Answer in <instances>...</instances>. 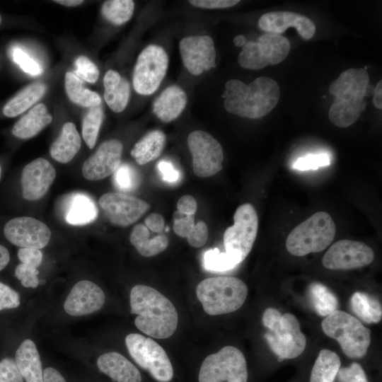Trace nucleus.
I'll return each instance as SVG.
<instances>
[{
    "label": "nucleus",
    "instance_id": "nucleus-1",
    "mask_svg": "<svg viewBox=\"0 0 382 382\" xmlns=\"http://www.w3.org/2000/svg\"><path fill=\"white\" fill-rule=\"evenodd\" d=\"M130 313L138 316L136 327L158 339L170 337L176 330L178 314L172 302L153 287L137 284L129 294Z\"/></svg>",
    "mask_w": 382,
    "mask_h": 382
},
{
    "label": "nucleus",
    "instance_id": "nucleus-2",
    "mask_svg": "<svg viewBox=\"0 0 382 382\" xmlns=\"http://www.w3.org/2000/svg\"><path fill=\"white\" fill-rule=\"evenodd\" d=\"M224 108L229 113L256 119L265 116L277 105L279 86L274 79L260 76L248 85L238 79L225 84Z\"/></svg>",
    "mask_w": 382,
    "mask_h": 382
},
{
    "label": "nucleus",
    "instance_id": "nucleus-3",
    "mask_svg": "<svg viewBox=\"0 0 382 382\" xmlns=\"http://www.w3.org/2000/svg\"><path fill=\"white\" fill-rule=\"evenodd\" d=\"M369 82L366 69L353 68L342 71L330 84L329 91L335 97L328 113L332 124L345 128L358 120L365 108Z\"/></svg>",
    "mask_w": 382,
    "mask_h": 382
},
{
    "label": "nucleus",
    "instance_id": "nucleus-4",
    "mask_svg": "<svg viewBox=\"0 0 382 382\" xmlns=\"http://www.w3.org/2000/svg\"><path fill=\"white\" fill-rule=\"evenodd\" d=\"M248 289L246 284L234 277H209L196 288L197 297L204 311L210 316L233 312L244 303Z\"/></svg>",
    "mask_w": 382,
    "mask_h": 382
},
{
    "label": "nucleus",
    "instance_id": "nucleus-5",
    "mask_svg": "<svg viewBox=\"0 0 382 382\" xmlns=\"http://www.w3.org/2000/svg\"><path fill=\"white\" fill-rule=\"evenodd\" d=\"M262 323L270 330L265 337L279 360L296 358L304 351L306 337L293 314L282 315L276 308H268L262 315Z\"/></svg>",
    "mask_w": 382,
    "mask_h": 382
},
{
    "label": "nucleus",
    "instance_id": "nucleus-6",
    "mask_svg": "<svg viewBox=\"0 0 382 382\" xmlns=\"http://www.w3.org/2000/svg\"><path fill=\"white\" fill-rule=\"evenodd\" d=\"M335 225L330 215L318 212L299 224L289 234L286 248L295 256L325 250L333 241Z\"/></svg>",
    "mask_w": 382,
    "mask_h": 382
},
{
    "label": "nucleus",
    "instance_id": "nucleus-7",
    "mask_svg": "<svg viewBox=\"0 0 382 382\" xmlns=\"http://www.w3.org/2000/svg\"><path fill=\"white\" fill-rule=\"evenodd\" d=\"M321 325L326 335L338 342L347 357L357 359L366 354L371 332L354 316L336 310L323 319Z\"/></svg>",
    "mask_w": 382,
    "mask_h": 382
},
{
    "label": "nucleus",
    "instance_id": "nucleus-8",
    "mask_svg": "<svg viewBox=\"0 0 382 382\" xmlns=\"http://www.w3.org/2000/svg\"><path fill=\"white\" fill-rule=\"evenodd\" d=\"M199 382H247L245 358L241 350L226 346L208 355L203 361L198 376Z\"/></svg>",
    "mask_w": 382,
    "mask_h": 382
},
{
    "label": "nucleus",
    "instance_id": "nucleus-9",
    "mask_svg": "<svg viewBox=\"0 0 382 382\" xmlns=\"http://www.w3.org/2000/svg\"><path fill=\"white\" fill-rule=\"evenodd\" d=\"M128 352L134 361L159 382H168L173 376L172 364L163 347L155 340L140 334L125 337Z\"/></svg>",
    "mask_w": 382,
    "mask_h": 382
},
{
    "label": "nucleus",
    "instance_id": "nucleus-10",
    "mask_svg": "<svg viewBox=\"0 0 382 382\" xmlns=\"http://www.w3.org/2000/svg\"><path fill=\"white\" fill-rule=\"evenodd\" d=\"M234 224L224 234L225 252L240 264L250 252L258 230V216L250 203L240 205L233 215Z\"/></svg>",
    "mask_w": 382,
    "mask_h": 382
},
{
    "label": "nucleus",
    "instance_id": "nucleus-11",
    "mask_svg": "<svg viewBox=\"0 0 382 382\" xmlns=\"http://www.w3.org/2000/svg\"><path fill=\"white\" fill-rule=\"evenodd\" d=\"M289 50L290 42L286 37L265 33L257 42L245 43L238 55V62L244 69L257 70L282 62Z\"/></svg>",
    "mask_w": 382,
    "mask_h": 382
},
{
    "label": "nucleus",
    "instance_id": "nucleus-12",
    "mask_svg": "<svg viewBox=\"0 0 382 382\" xmlns=\"http://www.w3.org/2000/svg\"><path fill=\"white\" fill-rule=\"evenodd\" d=\"M168 66L165 50L150 45L139 54L133 71L132 83L135 91L143 96L153 94L161 85Z\"/></svg>",
    "mask_w": 382,
    "mask_h": 382
},
{
    "label": "nucleus",
    "instance_id": "nucleus-13",
    "mask_svg": "<svg viewBox=\"0 0 382 382\" xmlns=\"http://www.w3.org/2000/svg\"><path fill=\"white\" fill-rule=\"evenodd\" d=\"M187 145L192 156V169L196 175L208 178L222 169V146L210 134L202 130L193 131L187 137Z\"/></svg>",
    "mask_w": 382,
    "mask_h": 382
},
{
    "label": "nucleus",
    "instance_id": "nucleus-14",
    "mask_svg": "<svg viewBox=\"0 0 382 382\" xmlns=\"http://www.w3.org/2000/svg\"><path fill=\"white\" fill-rule=\"evenodd\" d=\"M98 203L108 220L122 227L135 223L150 209L144 200L120 192L105 193Z\"/></svg>",
    "mask_w": 382,
    "mask_h": 382
},
{
    "label": "nucleus",
    "instance_id": "nucleus-15",
    "mask_svg": "<svg viewBox=\"0 0 382 382\" xmlns=\"http://www.w3.org/2000/svg\"><path fill=\"white\" fill-rule=\"evenodd\" d=\"M374 259V253L369 246L345 239L337 241L328 250L322 264L330 270H350L368 265Z\"/></svg>",
    "mask_w": 382,
    "mask_h": 382
},
{
    "label": "nucleus",
    "instance_id": "nucleus-16",
    "mask_svg": "<svg viewBox=\"0 0 382 382\" xmlns=\"http://www.w3.org/2000/svg\"><path fill=\"white\" fill-rule=\"evenodd\" d=\"M4 233L16 246L39 250L45 248L51 238V231L45 223L29 216L11 219L5 225Z\"/></svg>",
    "mask_w": 382,
    "mask_h": 382
},
{
    "label": "nucleus",
    "instance_id": "nucleus-17",
    "mask_svg": "<svg viewBox=\"0 0 382 382\" xmlns=\"http://www.w3.org/2000/svg\"><path fill=\"white\" fill-rule=\"evenodd\" d=\"M183 63L192 75H199L215 67L216 50L212 38L208 35L189 36L179 42Z\"/></svg>",
    "mask_w": 382,
    "mask_h": 382
},
{
    "label": "nucleus",
    "instance_id": "nucleus-18",
    "mask_svg": "<svg viewBox=\"0 0 382 382\" xmlns=\"http://www.w3.org/2000/svg\"><path fill=\"white\" fill-rule=\"evenodd\" d=\"M122 150V144L117 139L103 142L83 163V177L88 180H99L113 174L121 164Z\"/></svg>",
    "mask_w": 382,
    "mask_h": 382
},
{
    "label": "nucleus",
    "instance_id": "nucleus-19",
    "mask_svg": "<svg viewBox=\"0 0 382 382\" xmlns=\"http://www.w3.org/2000/svg\"><path fill=\"white\" fill-rule=\"evenodd\" d=\"M105 301L103 289L96 283L83 279L73 286L64 303V309L70 316H82L100 310Z\"/></svg>",
    "mask_w": 382,
    "mask_h": 382
},
{
    "label": "nucleus",
    "instance_id": "nucleus-20",
    "mask_svg": "<svg viewBox=\"0 0 382 382\" xmlns=\"http://www.w3.org/2000/svg\"><path fill=\"white\" fill-rule=\"evenodd\" d=\"M56 177L54 166L47 160L38 158L27 164L21 173L23 197L30 201L42 198Z\"/></svg>",
    "mask_w": 382,
    "mask_h": 382
},
{
    "label": "nucleus",
    "instance_id": "nucleus-21",
    "mask_svg": "<svg viewBox=\"0 0 382 382\" xmlns=\"http://www.w3.org/2000/svg\"><path fill=\"white\" fill-rule=\"evenodd\" d=\"M258 27L265 33L279 34L288 28H295L304 40L313 37L316 32L314 23L305 16L289 11H273L263 14Z\"/></svg>",
    "mask_w": 382,
    "mask_h": 382
},
{
    "label": "nucleus",
    "instance_id": "nucleus-22",
    "mask_svg": "<svg viewBox=\"0 0 382 382\" xmlns=\"http://www.w3.org/2000/svg\"><path fill=\"white\" fill-rule=\"evenodd\" d=\"M98 369L116 382H141L139 369L125 356L110 352L100 355L96 360Z\"/></svg>",
    "mask_w": 382,
    "mask_h": 382
},
{
    "label": "nucleus",
    "instance_id": "nucleus-23",
    "mask_svg": "<svg viewBox=\"0 0 382 382\" xmlns=\"http://www.w3.org/2000/svg\"><path fill=\"white\" fill-rule=\"evenodd\" d=\"M64 202V219L70 225H86L97 218V207L93 199L86 193H71L66 195Z\"/></svg>",
    "mask_w": 382,
    "mask_h": 382
},
{
    "label": "nucleus",
    "instance_id": "nucleus-24",
    "mask_svg": "<svg viewBox=\"0 0 382 382\" xmlns=\"http://www.w3.org/2000/svg\"><path fill=\"white\" fill-rule=\"evenodd\" d=\"M185 92L176 85L165 88L153 103V112L165 122H171L178 118L184 110L187 104Z\"/></svg>",
    "mask_w": 382,
    "mask_h": 382
},
{
    "label": "nucleus",
    "instance_id": "nucleus-25",
    "mask_svg": "<svg viewBox=\"0 0 382 382\" xmlns=\"http://www.w3.org/2000/svg\"><path fill=\"white\" fill-rule=\"evenodd\" d=\"M15 361L25 382H43L42 364L35 344L23 340L15 353Z\"/></svg>",
    "mask_w": 382,
    "mask_h": 382
},
{
    "label": "nucleus",
    "instance_id": "nucleus-26",
    "mask_svg": "<svg viewBox=\"0 0 382 382\" xmlns=\"http://www.w3.org/2000/svg\"><path fill=\"white\" fill-rule=\"evenodd\" d=\"M104 99L109 108L115 112L123 111L127 105L130 95L128 81L115 70H108L103 78Z\"/></svg>",
    "mask_w": 382,
    "mask_h": 382
},
{
    "label": "nucleus",
    "instance_id": "nucleus-27",
    "mask_svg": "<svg viewBox=\"0 0 382 382\" xmlns=\"http://www.w3.org/2000/svg\"><path fill=\"white\" fill-rule=\"evenodd\" d=\"M52 120L43 103H39L21 117L14 125L12 134L19 139H29L37 135Z\"/></svg>",
    "mask_w": 382,
    "mask_h": 382
},
{
    "label": "nucleus",
    "instance_id": "nucleus-28",
    "mask_svg": "<svg viewBox=\"0 0 382 382\" xmlns=\"http://www.w3.org/2000/svg\"><path fill=\"white\" fill-rule=\"evenodd\" d=\"M81 144V137L72 122L65 123L59 137L52 144L50 153L55 161L66 163L79 152Z\"/></svg>",
    "mask_w": 382,
    "mask_h": 382
},
{
    "label": "nucleus",
    "instance_id": "nucleus-29",
    "mask_svg": "<svg viewBox=\"0 0 382 382\" xmlns=\"http://www.w3.org/2000/svg\"><path fill=\"white\" fill-rule=\"evenodd\" d=\"M129 241L137 252L144 257H152L159 254L166 249L168 245V238L160 233L150 238L149 230L142 224H139L133 228Z\"/></svg>",
    "mask_w": 382,
    "mask_h": 382
},
{
    "label": "nucleus",
    "instance_id": "nucleus-30",
    "mask_svg": "<svg viewBox=\"0 0 382 382\" xmlns=\"http://www.w3.org/2000/svg\"><path fill=\"white\" fill-rule=\"evenodd\" d=\"M46 90L47 86L42 82L29 84L6 103L3 108L4 115L14 117L22 114L39 100Z\"/></svg>",
    "mask_w": 382,
    "mask_h": 382
},
{
    "label": "nucleus",
    "instance_id": "nucleus-31",
    "mask_svg": "<svg viewBox=\"0 0 382 382\" xmlns=\"http://www.w3.org/2000/svg\"><path fill=\"white\" fill-rule=\"evenodd\" d=\"M165 142V134L158 129L153 130L135 144L131 155L139 165L149 163L161 155Z\"/></svg>",
    "mask_w": 382,
    "mask_h": 382
},
{
    "label": "nucleus",
    "instance_id": "nucleus-32",
    "mask_svg": "<svg viewBox=\"0 0 382 382\" xmlns=\"http://www.w3.org/2000/svg\"><path fill=\"white\" fill-rule=\"evenodd\" d=\"M64 86L69 100L76 105L91 108L101 104L100 96L86 88L81 79L73 72L66 73Z\"/></svg>",
    "mask_w": 382,
    "mask_h": 382
},
{
    "label": "nucleus",
    "instance_id": "nucleus-33",
    "mask_svg": "<svg viewBox=\"0 0 382 382\" xmlns=\"http://www.w3.org/2000/svg\"><path fill=\"white\" fill-rule=\"evenodd\" d=\"M340 365L336 353L329 349L320 350L311 370L310 382H333Z\"/></svg>",
    "mask_w": 382,
    "mask_h": 382
},
{
    "label": "nucleus",
    "instance_id": "nucleus-34",
    "mask_svg": "<svg viewBox=\"0 0 382 382\" xmlns=\"http://www.w3.org/2000/svg\"><path fill=\"white\" fill-rule=\"evenodd\" d=\"M350 306L353 313L366 323H377L381 320V306L372 296L355 292L351 297Z\"/></svg>",
    "mask_w": 382,
    "mask_h": 382
},
{
    "label": "nucleus",
    "instance_id": "nucleus-35",
    "mask_svg": "<svg viewBox=\"0 0 382 382\" xmlns=\"http://www.w3.org/2000/svg\"><path fill=\"white\" fill-rule=\"evenodd\" d=\"M308 296L316 312L320 316H327L337 308V299L328 287L320 283L310 284Z\"/></svg>",
    "mask_w": 382,
    "mask_h": 382
},
{
    "label": "nucleus",
    "instance_id": "nucleus-36",
    "mask_svg": "<svg viewBox=\"0 0 382 382\" xmlns=\"http://www.w3.org/2000/svg\"><path fill=\"white\" fill-rule=\"evenodd\" d=\"M134 2L132 0L105 1L101 7L103 17L114 25H122L132 16Z\"/></svg>",
    "mask_w": 382,
    "mask_h": 382
},
{
    "label": "nucleus",
    "instance_id": "nucleus-37",
    "mask_svg": "<svg viewBox=\"0 0 382 382\" xmlns=\"http://www.w3.org/2000/svg\"><path fill=\"white\" fill-rule=\"evenodd\" d=\"M104 118L101 104L89 108L82 122V136L89 149H93Z\"/></svg>",
    "mask_w": 382,
    "mask_h": 382
},
{
    "label": "nucleus",
    "instance_id": "nucleus-38",
    "mask_svg": "<svg viewBox=\"0 0 382 382\" xmlns=\"http://www.w3.org/2000/svg\"><path fill=\"white\" fill-rule=\"evenodd\" d=\"M239 263L226 252H221L218 248L207 250L203 255L204 268L212 272H223L231 270Z\"/></svg>",
    "mask_w": 382,
    "mask_h": 382
},
{
    "label": "nucleus",
    "instance_id": "nucleus-39",
    "mask_svg": "<svg viewBox=\"0 0 382 382\" xmlns=\"http://www.w3.org/2000/svg\"><path fill=\"white\" fill-rule=\"evenodd\" d=\"M113 182L119 190L129 192L139 185L140 178L134 167L127 163H121L113 173Z\"/></svg>",
    "mask_w": 382,
    "mask_h": 382
},
{
    "label": "nucleus",
    "instance_id": "nucleus-40",
    "mask_svg": "<svg viewBox=\"0 0 382 382\" xmlns=\"http://www.w3.org/2000/svg\"><path fill=\"white\" fill-rule=\"evenodd\" d=\"M11 56L13 62L18 64L25 72L33 76L41 74L42 69L40 66L22 48L13 47L11 49Z\"/></svg>",
    "mask_w": 382,
    "mask_h": 382
},
{
    "label": "nucleus",
    "instance_id": "nucleus-41",
    "mask_svg": "<svg viewBox=\"0 0 382 382\" xmlns=\"http://www.w3.org/2000/svg\"><path fill=\"white\" fill-rule=\"evenodd\" d=\"M75 73L79 78L89 83H95L99 76L97 66L86 56H79L74 62Z\"/></svg>",
    "mask_w": 382,
    "mask_h": 382
},
{
    "label": "nucleus",
    "instance_id": "nucleus-42",
    "mask_svg": "<svg viewBox=\"0 0 382 382\" xmlns=\"http://www.w3.org/2000/svg\"><path fill=\"white\" fill-rule=\"evenodd\" d=\"M330 158L327 154H311L299 158L293 168L299 170H316L319 167L330 165Z\"/></svg>",
    "mask_w": 382,
    "mask_h": 382
},
{
    "label": "nucleus",
    "instance_id": "nucleus-43",
    "mask_svg": "<svg viewBox=\"0 0 382 382\" xmlns=\"http://www.w3.org/2000/svg\"><path fill=\"white\" fill-rule=\"evenodd\" d=\"M39 271L24 263L18 264L15 269V276L21 281V284L26 288H37L39 285L37 274Z\"/></svg>",
    "mask_w": 382,
    "mask_h": 382
},
{
    "label": "nucleus",
    "instance_id": "nucleus-44",
    "mask_svg": "<svg viewBox=\"0 0 382 382\" xmlns=\"http://www.w3.org/2000/svg\"><path fill=\"white\" fill-rule=\"evenodd\" d=\"M0 382H25L14 359L5 357L0 360Z\"/></svg>",
    "mask_w": 382,
    "mask_h": 382
},
{
    "label": "nucleus",
    "instance_id": "nucleus-45",
    "mask_svg": "<svg viewBox=\"0 0 382 382\" xmlns=\"http://www.w3.org/2000/svg\"><path fill=\"white\" fill-rule=\"evenodd\" d=\"M336 377L338 382H368L363 368L357 362L349 367L340 368Z\"/></svg>",
    "mask_w": 382,
    "mask_h": 382
},
{
    "label": "nucleus",
    "instance_id": "nucleus-46",
    "mask_svg": "<svg viewBox=\"0 0 382 382\" xmlns=\"http://www.w3.org/2000/svg\"><path fill=\"white\" fill-rule=\"evenodd\" d=\"M20 304L19 294L8 285L0 282V311L16 308Z\"/></svg>",
    "mask_w": 382,
    "mask_h": 382
},
{
    "label": "nucleus",
    "instance_id": "nucleus-47",
    "mask_svg": "<svg viewBox=\"0 0 382 382\" xmlns=\"http://www.w3.org/2000/svg\"><path fill=\"white\" fill-rule=\"evenodd\" d=\"M188 243L194 248L203 246L208 238V228L203 221H198L187 236Z\"/></svg>",
    "mask_w": 382,
    "mask_h": 382
},
{
    "label": "nucleus",
    "instance_id": "nucleus-48",
    "mask_svg": "<svg viewBox=\"0 0 382 382\" xmlns=\"http://www.w3.org/2000/svg\"><path fill=\"white\" fill-rule=\"evenodd\" d=\"M195 216H185L176 211L174 214L173 231L182 238H187L192 228L194 227Z\"/></svg>",
    "mask_w": 382,
    "mask_h": 382
},
{
    "label": "nucleus",
    "instance_id": "nucleus-49",
    "mask_svg": "<svg viewBox=\"0 0 382 382\" xmlns=\"http://www.w3.org/2000/svg\"><path fill=\"white\" fill-rule=\"evenodd\" d=\"M156 168L162 180L166 183L175 184L179 181L180 173L170 161L161 160L156 164Z\"/></svg>",
    "mask_w": 382,
    "mask_h": 382
},
{
    "label": "nucleus",
    "instance_id": "nucleus-50",
    "mask_svg": "<svg viewBox=\"0 0 382 382\" xmlns=\"http://www.w3.org/2000/svg\"><path fill=\"white\" fill-rule=\"evenodd\" d=\"M17 255L21 263L35 268H37L42 260V253L39 249L21 248Z\"/></svg>",
    "mask_w": 382,
    "mask_h": 382
},
{
    "label": "nucleus",
    "instance_id": "nucleus-51",
    "mask_svg": "<svg viewBox=\"0 0 382 382\" xmlns=\"http://www.w3.org/2000/svg\"><path fill=\"white\" fill-rule=\"evenodd\" d=\"M189 3L195 7L202 8H225L239 3L238 0H191Z\"/></svg>",
    "mask_w": 382,
    "mask_h": 382
},
{
    "label": "nucleus",
    "instance_id": "nucleus-52",
    "mask_svg": "<svg viewBox=\"0 0 382 382\" xmlns=\"http://www.w3.org/2000/svg\"><path fill=\"white\" fill-rule=\"evenodd\" d=\"M178 212L185 216L194 215L197 209L196 199L191 195L182 196L177 202Z\"/></svg>",
    "mask_w": 382,
    "mask_h": 382
},
{
    "label": "nucleus",
    "instance_id": "nucleus-53",
    "mask_svg": "<svg viewBox=\"0 0 382 382\" xmlns=\"http://www.w3.org/2000/svg\"><path fill=\"white\" fill-rule=\"evenodd\" d=\"M146 227L154 233H161L164 228V219L158 213H152L144 219Z\"/></svg>",
    "mask_w": 382,
    "mask_h": 382
},
{
    "label": "nucleus",
    "instance_id": "nucleus-54",
    "mask_svg": "<svg viewBox=\"0 0 382 382\" xmlns=\"http://www.w3.org/2000/svg\"><path fill=\"white\" fill-rule=\"evenodd\" d=\"M43 382H67V381L58 369L47 366L43 369Z\"/></svg>",
    "mask_w": 382,
    "mask_h": 382
},
{
    "label": "nucleus",
    "instance_id": "nucleus-55",
    "mask_svg": "<svg viewBox=\"0 0 382 382\" xmlns=\"http://www.w3.org/2000/svg\"><path fill=\"white\" fill-rule=\"evenodd\" d=\"M373 103L378 109H382V81L380 80L375 88Z\"/></svg>",
    "mask_w": 382,
    "mask_h": 382
},
{
    "label": "nucleus",
    "instance_id": "nucleus-56",
    "mask_svg": "<svg viewBox=\"0 0 382 382\" xmlns=\"http://www.w3.org/2000/svg\"><path fill=\"white\" fill-rule=\"evenodd\" d=\"M10 261V253L8 249L0 244V271L4 270Z\"/></svg>",
    "mask_w": 382,
    "mask_h": 382
},
{
    "label": "nucleus",
    "instance_id": "nucleus-57",
    "mask_svg": "<svg viewBox=\"0 0 382 382\" xmlns=\"http://www.w3.org/2000/svg\"><path fill=\"white\" fill-rule=\"evenodd\" d=\"M54 1L66 6H76L83 3L82 0H56Z\"/></svg>",
    "mask_w": 382,
    "mask_h": 382
},
{
    "label": "nucleus",
    "instance_id": "nucleus-58",
    "mask_svg": "<svg viewBox=\"0 0 382 382\" xmlns=\"http://www.w3.org/2000/svg\"><path fill=\"white\" fill-rule=\"evenodd\" d=\"M233 43L237 47H243L246 43L245 37L242 35H238L234 37Z\"/></svg>",
    "mask_w": 382,
    "mask_h": 382
},
{
    "label": "nucleus",
    "instance_id": "nucleus-59",
    "mask_svg": "<svg viewBox=\"0 0 382 382\" xmlns=\"http://www.w3.org/2000/svg\"><path fill=\"white\" fill-rule=\"evenodd\" d=\"M1 16L0 15V24H1Z\"/></svg>",
    "mask_w": 382,
    "mask_h": 382
},
{
    "label": "nucleus",
    "instance_id": "nucleus-60",
    "mask_svg": "<svg viewBox=\"0 0 382 382\" xmlns=\"http://www.w3.org/2000/svg\"><path fill=\"white\" fill-rule=\"evenodd\" d=\"M0 177H1V167H0Z\"/></svg>",
    "mask_w": 382,
    "mask_h": 382
}]
</instances>
